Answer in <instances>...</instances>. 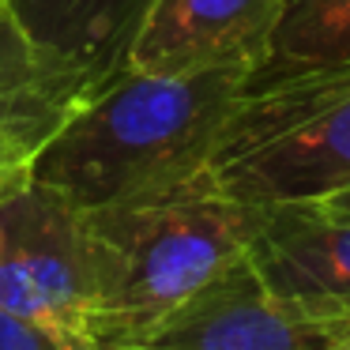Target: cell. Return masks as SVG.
Returning <instances> with one entry per match:
<instances>
[{"label": "cell", "instance_id": "obj_5", "mask_svg": "<svg viewBox=\"0 0 350 350\" xmlns=\"http://www.w3.org/2000/svg\"><path fill=\"white\" fill-rule=\"evenodd\" d=\"M121 350H350V320L271 294L241 256Z\"/></svg>", "mask_w": 350, "mask_h": 350}, {"label": "cell", "instance_id": "obj_7", "mask_svg": "<svg viewBox=\"0 0 350 350\" xmlns=\"http://www.w3.org/2000/svg\"><path fill=\"white\" fill-rule=\"evenodd\" d=\"M245 256L271 294L350 320V215L317 200L264 204V222Z\"/></svg>", "mask_w": 350, "mask_h": 350}, {"label": "cell", "instance_id": "obj_9", "mask_svg": "<svg viewBox=\"0 0 350 350\" xmlns=\"http://www.w3.org/2000/svg\"><path fill=\"white\" fill-rule=\"evenodd\" d=\"M23 31L53 61L94 87L129 68V49L151 0H4Z\"/></svg>", "mask_w": 350, "mask_h": 350}, {"label": "cell", "instance_id": "obj_8", "mask_svg": "<svg viewBox=\"0 0 350 350\" xmlns=\"http://www.w3.org/2000/svg\"><path fill=\"white\" fill-rule=\"evenodd\" d=\"M98 87L53 61L0 0V162L27 166Z\"/></svg>", "mask_w": 350, "mask_h": 350}, {"label": "cell", "instance_id": "obj_3", "mask_svg": "<svg viewBox=\"0 0 350 350\" xmlns=\"http://www.w3.org/2000/svg\"><path fill=\"white\" fill-rule=\"evenodd\" d=\"M207 174L245 204H301L350 189V61L241 94Z\"/></svg>", "mask_w": 350, "mask_h": 350}, {"label": "cell", "instance_id": "obj_11", "mask_svg": "<svg viewBox=\"0 0 350 350\" xmlns=\"http://www.w3.org/2000/svg\"><path fill=\"white\" fill-rule=\"evenodd\" d=\"M0 350H94V347L0 305Z\"/></svg>", "mask_w": 350, "mask_h": 350}, {"label": "cell", "instance_id": "obj_1", "mask_svg": "<svg viewBox=\"0 0 350 350\" xmlns=\"http://www.w3.org/2000/svg\"><path fill=\"white\" fill-rule=\"evenodd\" d=\"M249 72L147 76L102 83L31 162V181L79 211L162 192L207 174Z\"/></svg>", "mask_w": 350, "mask_h": 350}, {"label": "cell", "instance_id": "obj_12", "mask_svg": "<svg viewBox=\"0 0 350 350\" xmlns=\"http://www.w3.org/2000/svg\"><path fill=\"white\" fill-rule=\"evenodd\" d=\"M27 181H31V170L27 166H4V162H0V204H4L12 192L23 189Z\"/></svg>", "mask_w": 350, "mask_h": 350}, {"label": "cell", "instance_id": "obj_13", "mask_svg": "<svg viewBox=\"0 0 350 350\" xmlns=\"http://www.w3.org/2000/svg\"><path fill=\"white\" fill-rule=\"evenodd\" d=\"M317 204L332 207V211H342V215H350V189H342V192H332V196L317 200Z\"/></svg>", "mask_w": 350, "mask_h": 350}, {"label": "cell", "instance_id": "obj_6", "mask_svg": "<svg viewBox=\"0 0 350 350\" xmlns=\"http://www.w3.org/2000/svg\"><path fill=\"white\" fill-rule=\"evenodd\" d=\"M286 0H151L129 49V68L147 76L241 68L267 61Z\"/></svg>", "mask_w": 350, "mask_h": 350}, {"label": "cell", "instance_id": "obj_2", "mask_svg": "<svg viewBox=\"0 0 350 350\" xmlns=\"http://www.w3.org/2000/svg\"><path fill=\"white\" fill-rule=\"evenodd\" d=\"M264 204L234 200L200 174L185 185L83 211L91 252V339L121 350L249 252Z\"/></svg>", "mask_w": 350, "mask_h": 350}, {"label": "cell", "instance_id": "obj_10", "mask_svg": "<svg viewBox=\"0 0 350 350\" xmlns=\"http://www.w3.org/2000/svg\"><path fill=\"white\" fill-rule=\"evenodd\" d=\"M350 61V0H286L267 61L245 79V94Z\"/></svg>", "mask_w": 350, "mask_h": 350}, {"label": "cell", "instance_id": "obj_4", "mask_svg": "<svg viewBox=\"0 0 350 350\" xmlns=\"http://www.w3.org/2000/svg\"><path fill=\"white\" fill-rule=\"evenodd\" d=\"M91 301L83 211L27 181L0 204V305L94 347Z\"/></svg>", "mask_w": 350, "mask_h": 350}]
</instances>
